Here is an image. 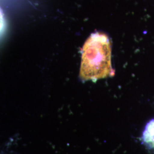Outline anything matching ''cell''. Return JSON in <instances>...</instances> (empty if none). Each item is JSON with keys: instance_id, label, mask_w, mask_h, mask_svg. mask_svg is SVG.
<instances>
[{"instance_id": "cell-1", "label": "cell", "mask_w": 154, "mask_h": 154, "mask_svg": "<svg viewBox=\"0 0 154 154\" xmlns=\"http://www.w3.org/2000/svg\"><path fill=\"white\" fill-rule=\"evenodd\" d=\"M111 55L107 35L100 33L92 34L83 46L81 77L86 81H95L113 75Z\"/></svg>"}, {"instance_id": "cell-2", "label": "cell", "mask_w": 154, "mask_h": 154, "mask_svg": "<svg viewBox=\"0 0 154 154\" xmlns=\"http://www.w3.org/2000/svg\"><path fill=\"white\" fill-rule=\"evenodd\" d=\"M143 140L151 148H154V119L149 122L146 126L143 132Z\"/></svg>"}]
</instances>
